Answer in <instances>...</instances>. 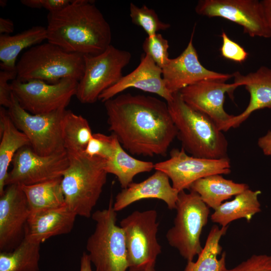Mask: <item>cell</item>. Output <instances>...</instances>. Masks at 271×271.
<instances>
[{
  "label": "cell",
  "mask_w": 271,
  "mask_h": 271,
  "mask_svg": "<svg viewBox=\"0 0 271 271\" xmlns=\"http://www.w3.org/2000/svg\"><path fill=\"white\" fill-rule=\"evenodd\" d=\"M260 190L246 189L235 196L230 201L224 202L210 216L211 221L220 227H226L231 222L244 218L249 222L253 216L261 212L258 196Z\"/></svg>",
  "instance_id": "23"
},
{
  "label": "cell",
  "mask_w": 271,
  "mask_h": 271,
  "mask_svg": "<svg viewBox=\"0 0 271 271\" xmlns=\"http://www.w3.org/2000/svg\"><path fill=\"white\" fill-rule=\"evenodd\" d=\"M11 164L6 186L12 184L31 185L62 178L68 167L69 158L66 151L41 156L26 146L16 153Z\"/></svg>",
  "instance_id": "13"
},
{
  "label": "cell",
  "mask_w": 271,
  "mask_h": 271,
  "mask_svg": "<svg viewBox=\"0 0 271 271\" xmlns=\"http://www.w3.org/2000/svg\"><path fill=\"white\" fill-rule=\"evenodd\" d=\"M167 103L177 137L186 153L208 159L228 158L227 139L213 120L187 104L179 92L173 93Z\"/></svg>",
  "instance_id": "3"
},
{
  "label": "cell",
  "mask_w": 271,
  "mask_h": 271,
  "mask_svg": "<svg viewBox=\"0 0 271 271\" xmlns=\"http://www.w3.org/2000/svg\"><path fill=\"white\" fill-rule=\"evenodd\" d=\"M142 271H156L155 269V265H151Z\"/></svg>",
  "instance_id": "42"
},
{
  "label": "cell",
  "mask_w": 271,
  "mask_h": 271,
  "mask_svg": "<svg viewBox=\"0 0 271 271\" xmlns=\"http://www.w3.org/2000/svg\"><path fill=\"white\" fill-rule=\"evenodd\" d=\"M78 81L69 78L55 84L32 80L12 81V93L21 106L33 114L51 113L66 109L72 97L76 95Z\"/></svg>",
  "instance_id": "11"
},
{
  "label": "cell",
  "mask_w": 271,
  "mask_h": 271,
  "mask_svg": "<svg viewBox=\"0 0 271 271\" xmlns=\"http://www.w3.org/2000/svg\"><path fill=\"white\" fill-rule=\"evenodd\" d=\"M174 225L167 232L169 245L187 261H193L203 249L200 237L207 224L210 208L196 192L179 193Z\"/></svg>",
  "instance_id": "7"
},
{
  "label": "cell",
  "mask_w": 271,
  "mask_h": 271,
  "mask_svg": "<svg viewBox=\"0 0 271 271\" xmlns=\"http://www.w3.org/2000/svg\"><path fill=\"white\" fill-rule=\"evenodd\" d=\"M247 189L249 186L246 184L236 183L225 179L222 175L214 174L196 181L190 190L197 193L207 206L214 210L224 201Z\"/></svg>",
  "instance_id": "24"
},
{
  "label": "cell",
  "mask_w": 271,
  "mask_h": 271,
  "mask_svg": "<svg viewBox=\"0 0 271 271\" xmlns=\"http://www.w3.org/2000/svg\"><path fill=\"white\" fill-rule=\"evenodd\" d=\"M77 215L66 205L31 213L25 230V238L41 244L53 236L70 233Z\"/></svg>",
  "instance_id": "21"
},
{
  "label": "cell",
  "mask_w": 271,
  "mask_h": 271,
  "mask_svg": "<svg viewBox=\"0 0 271 271\" xmlns=\"http://www.w3.org/2000/svg\"><path fill=\"white\" fill-rule=\"evenodd\" d=\"M226 271H271V255L253 254L236 266Z\"/></svg>",
  "instance_id": "35"
},
{
  "label": "cell",
  "mask_w": 271,
  "mask_h": 271,
  "mask_svg": "<svg viewBox=\"0 0 271 271\" xmlns=\"http://www.w3.org/2000/svg\"><path fill=\"white\" fill-rule=\"evenodd\" d=\"M70 2L69 0H41V7L48 10L49 13L55 12L63 9Z\"/></svg>",
  "instance_id": "37"
},
{
  "label": "cell",
  "mask_w": 271,
  "mask_h": 271,
  "mask_svg": "<svg viewBox=\"0 0 271 271\" xmlns=\"http://www.w3.org/2000/svg\"><path fill=\"white\" fill-rule=\"evenodd\" d=\"M17 70L0 71V105L1 106L9 108L11 100L12 91L11 84L8 83L10 80L17 78Z\"/></svg>",
  "instance_id": "36"
},
{
  "label": "cell",
  "mask_w": 271,
  "mask_h": 271,
  "mask_svg": "<svg viewBox=\"0 0 271 271\" xmlns=\"http://www.w3.org/2000/svg\"><path fill=\"white\" fill-rule=\"evenodd\" d=\"M7 1L6 0L0 1V6L2 8H4L7 6Z\"/></svg>",
  "instance_id": "43"
},
{
  "label": "cell",
  "mask_w": 271,
  "mask_h": 271,
  "mask_svg": "<svg viewBox=\"0 0 271 271\" xmlns=\"http://www.w3.org/2000/svg\"><path fill=\"white\" fill-rule=\"evenodd\" d=\"M40 244L24 238L12 251L1 252L0 271H39Z\"/></svg>",
  "instance_id": "29"
},
{
  "label": "cell",
  "mask_w": 271,
  "mask_h": 271,
  "mask_svg": "<svg viewBox=\"0 0 271 271\" xmlns=\"http://www.w3.org/2000/svg\"><path fill=\"white\" fill-rule=\"evenodd\" d=\"M154 166L152 162L140 160L128 154L118 141L113 156L106 160L105 170L107 174L115 175L121 187L125 189L137 175L151 171Z\"/></svg>",
  "instance_id": "28"
},
{
  "label": "cell",
  "mask_w": 271,
  "mask_h": 271,
  "mask_svg": "<svg viewBox=\"0 0 271 271\" xmlns=\"http://www.w3.org/2000/svg\"><path fill=\"white\" fill-rule=\"evenodd\" d=\"M265 21L271 34V0L260 1Z\"/></svg>",
  "instance_id": "40"
},
{
  "label": "cell",
  "mask_w": 271,
  "mask_h": 271,
  "mask_svg": "<svg viewBox=\"0 0 271 271\" xmlns=\"http://www.w3.org/2000/svg\"><path fill=\"white\" fill-rule=\"evenodd\" d=\"M179 192L170 183V179L164 173L156 172L144 181L131 183L122 189L115 197L113 204L116 212L138 201L146 199H157L165 202L168 209H175Z\"/></svg>",
  "instance_id": "19"
},
{
  "label": "cell",
  "mask_w": 271,
  "mask_h": 271,
  "mask_svg": "<svg viewBox=\"0 0 271 271\" xmlns=\"http://www.w3.org/2000/svg\"><path fill=\"white\" fill-rule=\"evenodd\" d=\"M112 199L108 207L91 215L95 222L94 232L87 239L86 248L96 271H126L128 269L125 236L116 224L117 212Z\"/></svg>",
  "instance_id": "6"
},
{
  "label": "cell",
  "mask_w": 271,
  "mask_h": 271,
  "mask_svg": "<svg viewBox=\"0 0 271 271\" xmlns=\"http://www.w3.org/2000/svg\"><path fill=\"white\" fill-rule=\"evenodd\" d=\"M103 103L108 129L124 149L133 155L166 156L178 133L167 102L128 93Z\"/></svg>",
  "instance_id": "1"
},
{
  "label": "cell",
  "mask_w": 271,
  "mask_h": 271,
  "mask_svg": "<svg viewBox=\"0 0 271 271\" xmlns=\"http://www.w3.org/2000/svg\"><path fill=\"white\" fill-rule=\"evenodd\" d=\"M31 214L21 185H7L0 195V250H14L24 239Z\"/></svg>",
  "instance_id": "15"
},
{
  "label": "cell",
  "mask_w": 271,
  "mask_h": 271,
  "mask_svg": "<svg viewBox=\"0 0 271 271\" xmlns=\"http://www.w3.org/2000/svg\"><path fill=\"white\" fill-rule=\"evenodd\" d=\"M195 11L199 15L220 17L237 24L251 37L271 38L260 1L258 0H200Z\"/></svg>",
  "instance_id": "14"
},
{
  "label": "cell",
  "mask_w": 271,
  "mask_h": 271,
  "mask_svg": "<svg viewBox=\"0 0 271 271\" xmlns=\"http://www.w3.org/2000/svg\"><path fill=\"white\" fill-rule=\"evenodd\" d=\"M67 153L69 165L61 179L66 205L77 216L89 218L106 183V160L84 152Z\"/></svg>",
  "instance_id": "4"
},
{
  "label": "cell",
  "mask_w": 271,
  "mask_h": 271,
  "mask_svg": "<svg viewBox=\"0 0 271 271\" xmlns=\"http://www.w3.org/2000/svg\"><path fill=\"white\" fill-rule=\"evenodd\" d=\"M142 47L146 54L162 69L169 59L168 41L160 34L148 36L144 40Z\"/></svg>",
  "instance_id": "33"
},
{
  "label": "cell",
  "mask_w": 271,
  "mask_h": 271,
  "mask_svg": "<svg viewBox=\"0 0 271 271\" xmlns=\"http://www.w3.org/2000/svg\"><path fill=\"white\" fill-rule=\"evenodd\" d=\"M62 135L68 153H84L93 133L87 120L66 110L62 120Z\"/></svg>",
  "instance_id": "30"
},
{
  "label": "cell",
  "mask_w": 271,
  "mask_h": 271,
  "mask_svg": "<svg viewBox=\"0 0 271 271\" xmlns=\"http://www.w3.org/2000/svg\"><path fill=\"white\" fill-rule=\"evenodd\" d=\"M85 68L78 81L76 96L82 103L91 104L100 95L116 84L131 59V53L110 45L97 55H84Z\"/></svg>",
  "instance_id": "9"
},
{
  "label": "cell",
  "mask_w": 271,
  "mask_h": 271,
  "mask_svg": "<svg viewBox=\"0 0 271 271\" xmlns=\"http://www.w3.org/2000/svg\"><path fill=\"white\" fill-rule=\"evenodd\" d=\"M154 209L134 211L120 222L125 240L128 269L142 271L155 265L162 248L157 234L159 223Z\"/></svg>",
  "instance_id": "8"
},
{
  "label": "cell",
  "mask_w": 271,
  "mask_h": 271,
  "mask_svg": "<svg viewBox=\"0 0 271 271\" xmlns=\"http://www.w3.org/2000/svg\"><path fill=\"white\" fill-rule=\"evenodd\" d=\"M228 226L219 227L214 225L207 236L203 249L196 261H187L184 271H226V254L223 252L220 240Z\"/></svg>",
  "instance_id": "26"
},
{
  "label": "cell",
  "mask_w": 271,
  "mask_h": 271,
  "mask_svg": "<svg viewBox=\"0 0 271 271\" xmlns=\"http://www.w3.org/2000/svg\"><path fill=\"white\" fill-rule=\"evenodd\" d=\"M16 68V79L21 82L39 80L55 84L67 78L79 81L84 72V55L68 52L47 41L25 52Z\"/></svg>",
  "instance_id": "5"
},
{
  "label": "cell",
  "mask_w": 271,
  "mask_h": 271,
  "mask_svg": "<svg viewBox=\"0 0 271 271\" xmlns=\"http://www.w3.org/2000/svg\"><path fill=\"white\" fill-rule=\"evenodd\" d=\"M0 195L6 187L9 167L16 153L22 147L30 146L27 136L14 124L8 110L0 107Z\"/></svg>",
  "instance_id": "22"
},
{
  "label": "cell",
  "mask_w": 271,
  "mask_h": 271,
  "mask_svg": "<svg viewBox=\"0 0 271 271\" xmlns=\"http://www.w3.org/2000/svg\"><path fill=\"white\" fill-rule=\"evenodd\" d=\"M47 40L46 27L36 26L14 35H0L1 70H17L16 62L24 49Z\"/></svg>",
  "instance_id": "25"
},
{
  "label": "cell",
  "mask_w": 271,
  "mask_h": 271,
  "mask_svg": "<svg viewBox=\"0 0 271 271\" xmlns=\"http://www.w3.org/2000/svg\"><path fill=\"white\" fill-rule=\"evenodd\" d=\"M118 140L113 134H93L84 153L90 157H98L105 160L112 158L115 152Z\"/></svg>",
  "instance_id": "32"
},
{
  "label": "cell",
  "mask_w": 271,
  "mask_h": 271,
  "mask_svg": "<svg viewBox=\"0 0 271 271\" xmlns=\"http://www.w3.org/2000/svg\"><path fill=\"white\" fill-rule=\"evenodd\" d=\"M270 233H271V230H270Z\"/></svg>",
  "instance_id": "44"
},
{
  "label": "cell",
  "mask_w": 271,
  "mask_h": 271,
  "mask_svg": "<svg viewBox=\"0 0 271 271\" xmlns=\"http://www.w3.org/2000/svg\"><path fill=\"white\" fill-rule=\"evenodd\" d=\"M155 170L166 174L172 181V186L179 193L190 190L196 181L214 174L227 175L231 173L229 158L208 159L188 155L181 148L173 149L167 160L155 164Z\"/></svg>",
  "instance_id": "12"
},
{
  "label": "cell",
  "mask_w": 271,
  "mask_h": 271,
  "mask_svg": "<svg viewBox=\"0 0 271 271\" xmlns=\"http://www.w3.org/2000/svg\"><path fill=\"white\" fill-rule=\"evenodd\" d=\"M91 264L87 253L84 252L80 259V271H92Z\"/></svg>",
  "instance_id": "41"
},
{
  "label": "cell",
  "mask_w": 271,
  "mask_h": 271,
  "mask_svg": "<svg viewBox=\"0 0 271 271\" xmlns=\"http://www.w3.org/2000/svg\"><path fill=\"white\" fill-rule=\"evenodd\" d=\"M239 86L235 82L228 84L206 80L187 86L179 93L187 104L210 117L223 131L227 122L234 116L227 113L224 108L225 94L232 95L233 91Z\"/></svg>",
  "instance_id": "17"
},
{
  "label": "cell",
  "mask_w": 271,
  "mask_h": 271,
  "mask_svg": "<svg viewBox=\"0 0 271 271\" xmlns=\"http://www.w3.org/2000/svg\"><path fill=\"white\" fill-rule=\"evenodd\" d=\"M221 37L222 44L220 51L223 58L240 63L247 59L248 53L242 46L232 40L224 31L222 32Z\"/></svg>",
  "instance_id": "34"
},
{
  "label": "cell",
  "mask_w": 271,
  "mask_h": 271,
  "mask_svg": "<svg viewBox=\"0 0 271 271\" xmlns=\"http://www.w3.org/2000/svg\"><path fill=\"white\" fill-rule=\"evenodd\" d=\"M16 126L28 138L37 154L49 156L65 151L62 135V120L66 109L33 114L23 109L12 93L8 108Z\"/></svg>",
  "instance_id": "10"
},
{
  "label": "cell",
  "mask_w": 271,
  "mask_h": 271,
  "mask_svg": "<svg viewBox=\"0 0 271 271\" xmlns=\"http://www.w3.org/2000/svg\"><path fill=\"white\" fill-rule=\"evenodd\" d=\"M14 30V24L13 21L7 18H0V34L10 35Z\"/></svg>",
  "instance_id": "39"
},
{
  "label": "cell",
  "mask_w": 271,
  "mask_h": 271,
  "mask_svg": "<svg viewBox=\"0 0 271 271\" xmlns=\"http://www.w3.org/2000/svg\"><path fill=\"white\" fill-rule=\"evenodd\" d=\"M47 40L65 51L97 55L110 45V27L94 1H71L63 9L49 13Z\"/></svg>",
  "instance_id": "2"
},
{
  "label": "cell",
  "mask_w": 271,
  "mask_h": 271,
  "mask_svg": "<svg viewBox=\"0 0 271 271\" xmlns=\"http://www.w3.org/2000/svg\"><path fill=\"white\" fill-rule=\"evenodd\" d=\"M257 145L264 155L271 156V127L265 135L258 139Z\"/></svg>",
  "instance_id": "38"
},
{
  "label": "cell",
  "mask_w": 271,
  "mask_h": 271,
  "mask_svg": "<svg viewBox=\"0 0 271 271\" xmlns=\"http://www.w3.org/2000/svg\"><path fill=\"white\" fill-rule=\"evenodd\" d=\"M194 32L195 27L189 42L183 52L176 58H169L162 69L166 86L172 94L203 80L225 82L233 77V74L212 71L201 64L193 43Z\"/></svg>",
  "instance_id": "16"
},
{
  "label": "cell",
  "mask_w": 271,
  "mask_h": 271,
  "mask_svg": "<svg viewBox=\"0 0 271 271\" xmlns=\"http://www.w3.org/2000/svg\"><path fill=\"white\" fill-rule=\"evenodd\" d=\"M129 88L156 94L166 102L173 98V94L167 89L163 78L162 68L146 54L141 58L139 65L133 71L123 76L116 84L104 91L98 100L104 102Z\"/></svg>",
  "instance_id": "18"
},
{
  "label": "cell",
  "mask_w": 271,
  "mask_h": 271,
  "mask_svg": "<svg viewBox=\"0 0 271 271\" xmlns=\"http://www.w3.org/2000/svg\"><path fill=\"white\" fill-rule=\"evenodd\" d=\"M232 74L234 82L240 86H245L249 93L250 100L243 111L238 115H234L229 120L223 131L239 127L256 110L271 108V69L262 66L256 71L246 75H242L238 71Z\"/></svg>",
  "instance_id": "20"
},
{
  "label": "cell",
  "mask_w": 271,
  "mask_h": 271,
  "mask_svg": "<svg viewBox=\"0 0 271 271\" xmlns=\"http://www.w3.org/2000/svg\"><path fill=\"white\" fill-rule=\"evenodd\" d=\"M129 16L132 23L141 27L149 37L155 35L159 31H165L171 26L161 21L156 12L146 5L139 7L130 3Z\"/></svg>",
  "instance_id": "31"
},
{
  "label": "cell",
  "mask_w": 271,
  "mask_h": 271,
  "mask_svg": "<svg viewBox=\"0 0 271 271\" xmlns=\"http://www.w3.org/2000/svg\"><path fill=\"white\" fill-rule=\"evenodd\" d=\"M61 179L57 178L31 185H21L31 213L66 205Z\"/></svg>",
  "instance_id": "27"
}]
</instances>
